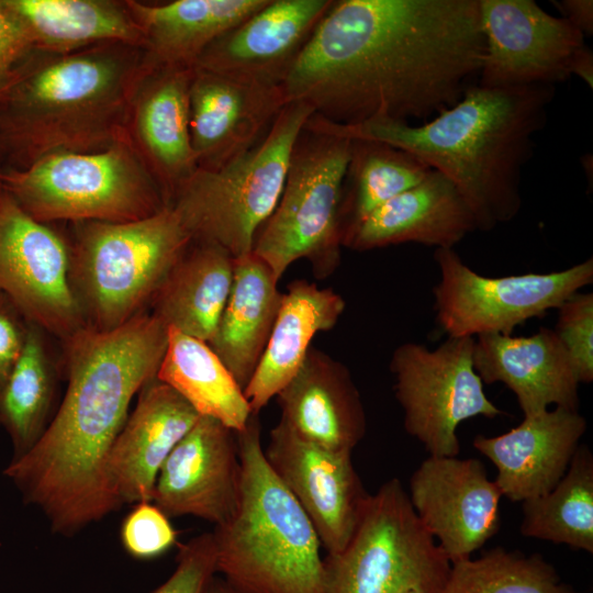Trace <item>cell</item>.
I'll return each mask as SVG.
<instances>
[{
	"mask_svg": "<svg viewBox=\"0 0 593 593\" xmlns=\"http://www.w3.org/2000/svg\"><path fill=\"white\" fill-rule=\"evenodd\" d=\"M483 52L479 0H338L281 87L338 125L426 122L477 83Z\"/></svg>",
	"mask_w": 593,
	"mask_h": 593,
	"instance_id": "1",
	"label": "cell"
},
{
	"mask_svg": "<svg viewBox=\"0 0 593 593\" xmlns=\"http://www.w3.org/2000/svg\"><path fill=\"white\" fill-rule=\"evenodd\" d=\"M168 327L139 313L112 331L85 327L65 343L68 387L37 443L4 475L54 533L70 536L121 507L107 477L134 395L156 373Z\"/></svg>",
	"mask_w": 593,
	"mask_h": 593,
	"instance_id": "2",
	"label": "cell"
},
{
	"mask_svg": "<svg viewBox=\"0 0 593 593\" xmlns=\"http://www.w3.org/2000/svg\"><path fill=\"white\" fill-rule=\"evenodd\" d=\"M553 97L555 86L491 89L475 83L456 104L419 125L371 121L345 126L313 119L347 138L379 141L416 156L455 186L477 230L488 232L521 211L523 171Z\"/></svg>",
	"mask_w": 593,
	"mask_h": 593,
	"instance_id": "3",
	"label": "cell"
},
{
	"mask_svg": "<svg viewBox=\"0 0 593 593\" xmlns=\"http://www.w3.org/2000/svg\"><path fill=\"white\" fill-rule=\"evenodd\" d=\"M154 65L144 46L124 43L34 49L0 85V169L112 144L127 133L132 99Z\"/></svg>",
	"mask_w": 593,
	"mask_h": 593,
	"instance_id": "4",
	"label": "cell"
},
{
	"mask_svg": "<svg viewBox=\"0 0 593 593\" xmlns=\"http://www.w3.org/2000/svg\"><path fill=\"white\" fill-rule=\"evenodd\" d=\"M236 434L240 499L212 532L217 573L243 593H325L321 540L265 458L258 414Z\"/></svg>",
	"mask_w": 593,
	"mask_h": 593,
	"instance_id": "5",
	"label": "cell"
},
{
	"mask_svg": "<svg viewBox=\"0 0 593 593\" xmlns=\"http://www.w3.org/2000/svg\"><path fill=\"white\" fill-rule=\"evenodd\" d=\"M0 187L45 224L131 222L168 205L128 132L98 150L59 152L22 169H0Z\"/></svg>",
	"mask_w": 593,
	"mask_h": 593,
	"instance_id": "6",
	"label": "cell"
},
{
	"mask_svg": "<svg viewBox=\"0 0 593 593\" xmlns=\"http://www.w3.org/2000/svg\"><path fill=\"white\" fill-rule=\"evenodd\" d=\"M75 224L70 281L87 327L101 332L142 313L192 242L169 205L137 221Z\"/></svg>",
	"mask_w": 593,
	"mask_h": 593,
	"instance_id": "7",
	"label": "cell"
},
{
	"mask_svg": "<svg viewBox=\"0 0 593 593\" xmlns=\"http://www.w3.org/2000/svg\"><path fill=\"white\" fill-rule=\"evenodd\" d=\"M313 114L305 103H287L254 147L219 169H197L176 190L168 205L192 240L216 244L234 258L253 251L281 195L293 145Z\"/></svg>",
	"mask_w": 593,
	"mask_h": 593,
	"instance_id": "8",
	"label": "cell"
},
{
	"mask_svg": "<svg viewBox=\"0 0 593 593\" xmlns=\"http://www.w3.org/2000/svg\"><path fill=\"white\" fill-rule=\"evenodd\" d=\"M311 116L293 145L279 201L253 247L278 280L302 258L321 278L340 262V205L351 139L320 127Z\"/></svg>",
	"mask_w": 593,
	"mask_h": 593,
	"instance_id": "9",
	"label": "cell"
},
{
	"mask_svg": "<svg viewBox=\"0 0 593 593\" xmlns=\"http://www.w3.org/2000/svg\"><path fill=\"white\" fill-rule=\"evenodd\" d=\"M451 562L425 529L398 478L365 504L347 545L324 556L325 593H441Z\"/></svg>",
	"mask_w": 593,
	"mask_h": 593,
	"instance_id": "10",
	"label": "cell"
},
{
	"mask_svg": "<svg viewBox=\"0 0 593 593\" xmlns=\"http://www.w3.org/2000/svg\"><path fill=\"white\" fill-rule=\"evenodd\" d=\"M434 260L439 271L433 288L436 322L454 338L512 335L593 282L592 257L559 271L503 277L478 273L454 248L436 249Z\"/></svg>",
	"mask_w": 593,
	"mask_h": 593,
	"instance_id": "11",
	"label": "cell"
},
{
	"mask_svg": "<svg viewBox=\"0 0 593 593\" xmlns=\"http://www.w3.org/2000/svg\"><path fill=\"white\" fill-rule=\"evenodd\" d=\"M473 342L448 337L434 349L407 342L392 354L390 370L404 428L429 456L458 457L457 429L462 422L503 414L474 371Z\"/></svg>",
	"mask_w": 593,
	"mask_h": 593,
	"instance_id": "12",
	"label": "cell"
},
{
	"mask_svg": "<svg viewBox=\"0 0 593 593\" xmlns=\"http://www.w3.org/2000/svg\"><path fill=\"white\" fill-rule=\"evenodd\" d=\"M0 293L27 323L64 342L87 327L70 281L68 245L47 224L25 213L3 190Z\"/></svg>",
	"mask_w": 593,
	"mask_h": 593,
	"instance_id": "13",
	"label": "cell"
},
{
	"mask_svg": "<svg viewBox=\"0 0 593 593\" xmlns=\"http://www.w3.org/2000/svg\"><path fill=\"white\" fill-rule=\"evenodd\" d=\"M484 52L477 85L491 89L566 81L584 35L533 0H479Z\"/></svg>",
	"mask_w": 593,
	"mask_h": 593,
	"instance_id": "14",
	"label": "cell"
},
{
	"mask_svg": "<svg viewBox=\"0 0 593 593\" xmlns=\"http://www.w3.org/2000/svg\"><path fill=\"white\" fill-rule=\"evenodd\" d=\"M264 454L310 518L322 548L326 553L340 551L353 536L370 494L354 467L351 452L304 440L279 421Z\"/></svg>",
	"mask_w": 593,
	"mask_h": 593,
	"instance_id": "15",
	"label": "cell"
},
{
	"mask_svg": "<svg viewBox=\"0 0 593 593\" xmlns=\"http://www.w3.org/2000/svg\"><path fill=\"white\" fill-rule=\"evenodd\" d=\"M407 495L451 563L471 558L500 529L502 494L479 459L428 456L412 473Z\"/></svg>",
	"mask_w": 593,
	"mask_h": 593,
	"instance_id": "16",
	"label": "cell"
},
{
	"mask_svg": "<svg viewBox=\"0 0 593 593\" xmlns=\"http://www.w3.org/2000/svg\"><path fill=\"white\" fill-rule=\"evenodd\" d=\"M240 488L236 432L200 416L160 468L152 502L168 517L191 515L217 526L236 512Z\"/></svg>",
	"mask_w": 593,
	"mask_h": 593,
	"instance_id": "17",
	"label": "cell"
},
{
	"mask_svg": "<svg viewBox=\"0 0 593 593\" xmlns=\"http://www.w3.org/2000/svg\"><path fill=\"white\" fill-rule=\"evenodd\" d=\"M286 104L281 85L193 68L189 126L198 169H219L249 150Z\"/></svg>",
	"mask_w": 593,
	"mask_h": 593,
	"instance_id": "18",
	"label": "cell"
},
{
	"mask_svg": "<svg viewBox=\"0 0 593 593\" xmlns=\"http://www.w3.org/2000/svg\"><path fill=\"white\" fill-rule=\"evenodd\" d=\"M334 0H267L216 38L194 68L281 85Z\"/></svg>",
	"mask_w": 593,
	"mask_h": 593,
	"instance_id": "19",
	"label": "cell"
},
{
	"mask_svg": "<svg viewBox=\"0 0 593 593\" xmlns=\"http://www.w3.org/2000/svg\"><path fill=\"white\" fill-rule=\"evenodd\" d=\"M586 430L579 410L555 407L526 416L497 436L477 435L472 446L496 468L502 496L524 502L549 492L564 475Z\"/></svg>",
	"mask_w": 593,
	"mask_h": 593,
	"instance_id": "20",
	"label": "cell"
},
{
	"mask_svg": "<svg viewBox=\"0 0 593 593\" xmlns=\"http://www.w3.org/2000/svg\"><path fill=\"white\" fill-rule=\"evenodd\" d=\"M199 417L180 394L157 378L139 391L137 405L107 461L108 481L121 506L153 501L160 468Z\"/></svg>",
	"mask_w": 593,
	"mask_h": 593,
	"instance_id": "21",
	"label": "cell"
},
{
	"mask_svg": "<svg viewBox=\"0 0 593 593\" xmlns=\"http://www.w3.org/2000/svg\"><path fill=\"white\" fill-rule=\"evenodd\" d=\"M472 362L483 384L501 382L514 393L524 417L550 405L579 410L580 381L553 328L530 336L479 335Z\"/></svg>",
	"mask_w": 593,
	"mask_h": 593,
	"instance_id": "22",
	"label": "cell"
},
{
	"mask_svg": "<svg viewBox=\"0 0 593 593\" xmlns=\"http://www.w3.org/2000/svg\"><path fill=\"white\" fill-rule=\"evenodd\" d=\"M193 68L154 65L132 99L127 132L160 184L167 204L198 169L189 126Z\"/></svg>",
	"mask_w": 593,
	"mask_h": 593,
	"instance_id": "23",
	"label": "cell"
},
{
	"mask_svg": "<svg viewBox=\"0 0 593 593\" xmlns=\"http://www.w3.org/2000/svg\"><path fill=\"white\" fill-rule=\"evenodd\" d=\"M282 422L300 438L353 452L367 430L360 393L348 368L311 346L303 363L277 394Z\"/></svg>",
	"mask_w": 593,
	"mask_h": 593,
	"instance_id": "24",
	"label": "cell"
},
{
	"mask_svg": "<svg viewBox=\"0 0 593 593\" xmlns=\"http://www.w3.org/2000/svg\"><path fill=\"white\" fill-rule=\"evenodd\" d=\"M473 231L474 217L455 186L432 170L366 216L345 236L343 246L366 251L416 243L449 249Z\"/></svg>",
	"mask_w": 593,
	"mask_h": 593,
	"instance_id": "25",
	"label": "cell"
},
{
	"mask_svg": "<svg viewBox=\"0 0 593 593\" xmlns=\"http://www.w3.org/2000/svg\"><path fill=\"white\" fill-rule=\"evenodd\" d=\"M345 307L343 296L329 288L305 280L288 286L267 346L244 390L253 414H259L288 384L303 363L313 337L332 329Z\"/></svg>",
	"mask_w": 593,
	"mask_h": 593,
	"instance_id": "26",
	"label": "cell"
},
{
	"mask_svg": "<svg viewBox=\"0 0 593 593\" xmlns=\"http://www.w3.org/2000/svg\"><path fill=\"white\" fill-rule=\"evenodd\" d=\"M278 282L253 251L235 258L230 295L208 344L243 390L257 369L281 304Z\"/></svg>",
	"mask_w": 593,
	"mask_h": 593,
	"instance_id": "27",
	"label": "cell"
},
{
	"mask_svg": "<svg viewBox=\"0 0 593 593\" xmlns=\"http://www.w3.org/2000/svg\"><path fill=\"white\" fill-rule=\"evenodd\" d=\"M267 0H127L155 65L194 68L216 38L266 4Z\"/></svg>",
	"mask_w": 593,
	"mask_h": 593,
	"instance_id": "28",
	"label": "cell"
},
{
	"mask_svg": "<svg viewBox=\"0 0 593 593\" xmlns=\"http://www.w3.org/2000/svg\"><path fill=\"white\" fill-rule=\"evenodd\" d=\"M234 262L223 247L192 240L154 295L153 314L167 327L208 343L230 295Z\"/></svg>",
	"mask_w": 593,
	"mask_h": 593,
	"instance_id": "29",
	"label": "cell"
},
{
	"mask_svg": "<svg viewBox=\"0 0 593 593\" xmlns=\"http://www.w3.org/2000/svg\"><path fill=\"white\" fill-rule=\"evenodd\" d=\"M37 49L70 52L105 43L144 46L127 1L10 0Z\"/></svg>",
	"mask_w": 593,
	"mask_h": 593,
	"instance_id": "30",
	"label": "cell"
},
{
	"mask_svg": "<svg viewBox=\"0 0 593 593\" xmlns=\"http://www.w3.org/2000/svg\"><path fill=\"white\" fill-rule=\"evenodd\" d=\"M156 378L180 394L200 416L240 432L253 415L233 374L206 342L168 327Z\"/></svg>",
	"mask_w": 593,
	"mask_h": 593,
	"instance_id": "31",
	"label": "cell"
},
{
	"mask_svg": "<svg viewBox=\"0 0 593 593\" xmlns=\"http://www.w3.org/2000/svg\"><path fill=\"white\" fill-rule=\"evenodd\" d=\"M430 171L409 152L379 141L353 138L340 205L343 240L372 211Z\"/></svg>",
	"mask_w": 593,
	"mask_h": 593,
	"instance_id": "32",
	"label": "cell"
},
{
	"mask_svg": "<svg viewBox=\"0 0 593 593\" xmlns=\"http://www.w3.org/2000/svg\"><path fill=\"white\" fill-rule=\"evenodd\" d=\"M523 503L524 537L593 552V455L580 445L561 480Z\"/></svg>",
	"mask_w": 593,
	"mask_h": 593,
	"instance_id": "33",
	"label": "cell"
},
{
	"mask_svg": "<svg viewBox=\"0 0 593 593\" xmlns=\"http://www.w3.org/2000/svg\"><path fill=\"white\" fill-rule=\"evenodd\" d=\"M55 373L42 329L29 323L23 351L0 390V425L10 435L13 459L25 455L45 432Z\"/></svg>",
	"mask_w": 593,
	"mask_h": 593,
	"instance_id": "34",
	"label": "cell"
},
{
	"mask_svg": "<svg viewBox=\"0 0 593 593\" xmlns=\"http://www.w3.org/2000/svg\"><path fill=\"white\" fill-rule=\"evenodd\" d=\"M441 593H575L541 555L494 547L451 563Z\"/></svg>",
	"mask_w": 593,
	"mask_h": 593,
	"instance_id": "35",
	"label": "cell"
},
{
	"mask_svg": "<svg viewBox=\"0 0 593 593\" xmlns=\"http://www.w3.org/2000/svg\"><path fill=\"white\" fill-rule=\"evenodd\" d=\"M553 328L580 383L593 381V293L577 292L561 303Z\"/></svg>",
	"mask_w": 593,
	"mask_h": 593,
	"instance_id": "36",
	"label": "cell"
},
{
	"mask_svg": "<svg viewBox=\"0 0 593 593\" xmlns=\"http://www.w3.org/2000/svg\"><path fill=\"white\" fill-rule=\"evenodd\" d=\"M121 541L135 559L150 560L168 551L177 541L169 517L153 502H141L121 526Z\"/></svg>",
	"mask_w": 593,
	"mask_h": 593,
	"instance_id": "37",
	"label": "cell"
},
{
	"mask_svg": "<svg viewBox=\"0 0 593 593\" xmlns=\"http://www.w3.org/2000/svg\"><path fill=\"white\" fill-rule=\"evenodd\" d=\"M217 574L212 533H203L182 545L172 574L152 593H205Z\"/></svg>",
	"mask_w": 593,
	"mask_h": 593,
	"instance_id": "38",
	"label": "cell"
},
{
	"mask_svg": "<svg viewBox=\"0 0 593 593\" xmlns=\"http://www.w3.org/2000/svg\"><path fill=\"white\" fill-rule=\"evenodd\" d=\"M36 48L34 38L10 0H0V85Z\"/></svg>",
	"mask_w": 593,
	"mask_h": 593,
	"instance_id": "39",
	"label": "cell"
},
{
	"mask_svg": "<svg viewBox=\"0 0 593 593\" xmlns=\"http://www.w3.org/2000/svg\"><path fill=\"white\" fill-rule=\"evenodd\" d=\"M23 320L12 302L0 293V390L23 351L29 326Z\"/></svg>",
	"mask_w": 593,
	"mask_h": 593,
	"instance_id": "40",
	"label": "cell"
},
{
	"mask_svg": "<svg viewBox=\"0 0 593 593\" xmlns=\"http://www.w3.org/2000/svg\"><path fill=\"white\" fill-rule=\"evenodd\" d=\"M560 16L579 30L584 36L593 34L592 0H553Z\"/></svg>",
	"mask_w": 593,
	"mask_h": 593,
	"instance_id": "41",
	"label": "cell"
},
{
	"mask_svg": "<svg viewBox=\"0 0 593 593\" xmlns=\"http://www.w3.org/2000/svg\"><path fill=\"white\" fill-rule=\"evenodd\" d=\"M570 75L581 78L591 89L593 87V52L585 44L574 54Z\"/></svg>",
	"mask_w": 593,
	"mask_h": 593,
	"instance_id": "42",
	"label": "cell"
},
{
	"mask_svg": "<svg viewBox=\"0 0 593 593\" xmlns=\"http://www.w3.org/2000/svg\"><path fill=\"white\" fill-rule=\"evenodd\" d=\"M205 593H243L221 575H215L210 582Z\"/></svg>",
	"mask_w": 593,
	"mask_h": 593,
	"instance_id": "43",
	"label": "cell"
},
{
	"mask_svg": "<svg viewBox=\"0 0 593 593\" xmlns=\"http://www.w3.org/2000/svg\"><path fill=\"white\" fill-rule=\"evenodd\" d=\"M404 593H425V592H423L422 590H418V589H412V590H409V591H406Z\"/></svg>",
	"mask_w": 593,
	"mask_h": 593,
	"instance_id": "44",
	"label": "cell"
},
{
	"mask_svg": "<svg viewBox=\"0 0 593 593\" xmlns=\"http://www.w3.org/2000/svg\"><path fill=\"white\" fill-rule=\"evenodd\" d=\"M1 192H2V190H1V187H0V198H1Z\"/></svg>",
	"mask_w": 593,
	"mask_h": 593,
	"instance_id": "45",
	"label": "cell"
}]
</instances>
